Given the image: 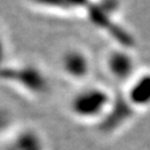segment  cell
<instances>
[{"mask_svg":"<svg viewBox=\"0 0 150 150\" xmlns=\"http://www.w3.org/2000/svg\"><path fill=\"white\" fill-rule=\"evenodd\" d=\"M105 64L109 75L116 80H131L134 78V59L126 50L113 49L109 51Z\"/></svg>","mask_w":150,"mask_h":150,"instance_id":"cell-3","label":"cell"},{"mask_svg":"<svg viewBox=\"0 0 150 150\" xmlns=\"http://www.w3.org/2000/svg\"><path fill=\"white\" fill-rule=\"evenodd\" d=\"M111 107V97L106 89L90 87L82 89L75 96L71 102V109L80 119H96L107 115Z\"/></svg>","mask_w":150,"mask_h":150,"instance_id":"cell-1","label":"cell"},{"mask_svg":"<svg viewBox=\"0 0 150 150\" xmlns=\"http://www.w3.org/2000/svg\"><path fill=\"white\" fill-rule=\"evenodd\" d=\"M61 67L64 74L75 80L87 78L91 70L89 54L81 48H70L66 50L61 58Z\"/></svg>","mask_w":150,"mask_h":150,"instance_id":"cell-2","label":"cell"},{"mask_svg":"<svg viewBox=\"0 0 150 150\" xmlns=\"http://www.w3.org/2000/svg\"><path fill=\"white\" fill-rule=\"evenodd\" d=\"M127 100L132 108H147L150 106V72L134 77L129 82Z\"/></svg>","mask_w":150,"mask_h":150,"instance_id":"cell-4","label":"cell"}]
</instances>
